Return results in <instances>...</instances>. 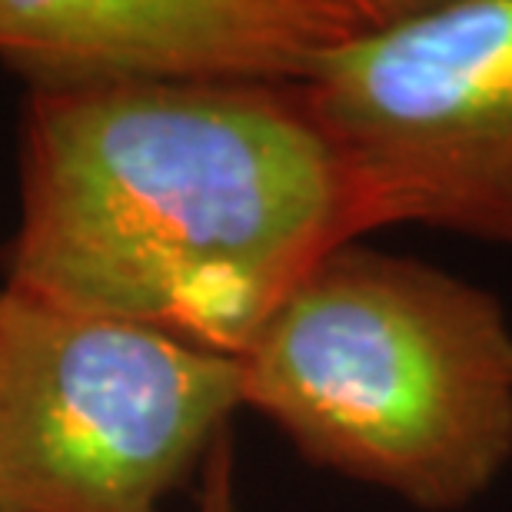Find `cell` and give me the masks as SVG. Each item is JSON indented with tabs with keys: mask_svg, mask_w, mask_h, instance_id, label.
<instances>
[{
	"mask_svg": "<svg viewBox=\"0 0 512 512\" xmlns=\"http://www.w3.org/2000/svg\"><path fill=\"white\" fill-rule=\"evenodd\" d=\"M197 512H237L233 496V436H223L200 473Z\"/></svg>",
	"mask_w": 512,
	"mask_h": 512,
	"instance_id": "cell-6",
	"label": "cell"
},
{
	"mask_svg": "<svg viewBox=\"0 0 512 512\" xmlns=\"http://www.w3.org/2000/svg\"><path fill=\"white\" fill-rule=\"evenodd\" d=\"M240 409L237 356L0 283V512H163Z\"/></svg>",
	"mask_w": 512,
	"mask_h": 512,
	"instance_id": "cell-3",
	"label": "cell"
},
{
	"mask_svg": "<svg viewBox=\"0 0 512 512\" xmlns=\"http://www.w3.org/2000/svg\"><path fill=\"white\" fill-rule=\"evenodd\" d=\"M396 0H0V64L27 90L306 84Z\"/></svg>",
	"mask_w": 512,
	"mask_h": 512,
	"instance_id": "cell-5",
	"label": "cell"
},
{
	"mask_svg": "<svg viewBox=\"0 0 512 512\" xmlns=\"http://www.w3.org/2000/svg\"><path fill=\"white\" fill-rule=\"evenodd\" d=\"M353 240L350 173L303 84L27 90L10 290L240 356Z\"/></svg>",
	"mask_w": 512,
	"mask_h": 512,
	"instance_id": "cell-1",
	"label": "cell"
},
{
	"mask_svg": "<svg viewBox=\"0 0 512 512\" xmlns=\"http://www.w3.org/2000/svg\"><path fill=\"white\" fill-rule=\"evenodd\" d=\"M243 409L303 463L416 512H463L512 466V320L419 256L343 243L243 346Z\"/></svg>",
	"mask_w": 512,
	"mask_h": 512,
	"instance_id": "cell-2",
	"label": "cell"
},
{
	"mask_svg": "<svg viewBox=\"0 0 512 512\" xmlns=\"http://www.w3.org/2000/svg\"><path fill=\"white\" fill-rule=\"evenodd\" d=\"M303 90L363 237L416 227L512 253V0H396Z\"/></svg>",
	"mask_w": 512,
	"mask_h": 512,
	"instance_id": "cell-4",
	"label": "cell"
}]
</instances>
